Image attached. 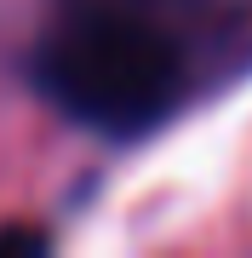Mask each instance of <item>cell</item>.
<instances>
[{
    "label": "cell",
    "instance_id": "cell-1",
    "mask_svg": "<svg viewBox=\"0 0 252 258\" xmlns=\"http://www.w3.org/2000/svg\"><path fill=\"white\" fill-rule=\"evenodd\" d=\"M201 69L195 23L178 0H57L35 81L63 115L132 138L189 98Z\"/></svg>",
    "mask_w": 252,
    "mask_h": 258
}]
</instances>
